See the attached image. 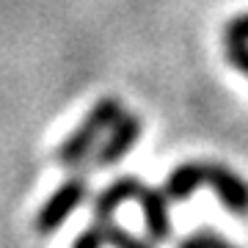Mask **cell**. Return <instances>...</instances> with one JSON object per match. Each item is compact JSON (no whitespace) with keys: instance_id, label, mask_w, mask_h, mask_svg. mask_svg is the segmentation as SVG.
<instances>
[{"instance_id":"cell-1","label":"cell","mask_w":248,"mask_h":248,"mask_svg":"<svg viewBox=\"0 0 248 248\" xmlns=\"http://www.w3.org/2000/svg\"><path fill=\"white\" fill-rule=\"evenodd\" d=\"M122 116H124V105H122L119 97L99 99L97 105L89 110V116L83 119V124L55 149V160H58L61 166H66V169L80 166L83 160L89 157V152L97 146L99 135L105 133V130H110Z\"/></svg>"},{"instance_id":"cell-2","label":"cell","mask_w":248,"mask_h":248,"mask_svg":"<svg viewBox=\"0 0 248 248\" xmlns=\"http://www.w3.org/2000/svg\"><path fill=\"white\" fill-rule=\"evenodd\" d=\"M86 193H89L86 177H78V174L69 177L45 204H42V210H39V215H36V221H33L36 232H39V234H53V232H58L61 223L83 204Z\"/></svg>"},{"instance_id":"cell-3","label":"cell","mask_w":248,"mask_h":248,"mask_svg":"<svg viewBox=\"0 0 248 248\" xmlns=\"http://www.w3.org/2000/svg\"><path fill=\"white\" fill-rule=\"evenodd\" d=\"M141 130H143L141 116L124 110V116L110 127V135H108L105 141H102V146H99L97 157H94V166H97V169H110V166H116L124 155L133 152V146L138 143V138H141Z\"/></svg>"},{"instance_id":"cell-4","label":"cell","mask_w":248,"mask_h":248,"mask_svg":"<svg viewBox=\"0 0 248 248\" xmlns=\"http://www.w3.org/2000/svg\"><path fill=\"white\" fill-rule=\"evenodd\" d=\"M207 185L215 190L221 204L234 215H248V182L223 163H204Z\"/></svg>"},{"instance_id":"cell-5","label":"cell","mask_w":248,"mask_h":248,"mask_svg":"<svg viewBox=\"0 0 248 248\" xmlns=\"http://www.w3.org/2000/svg\"><path fill=\"white\" fill-rule=\"evenodd\" d=\"M135 202L141 204L143 221H146V232H149L152 243H166L171 237V215H169V196L157 190V187L143 185Z\"/></svg>"},{"instance_id":"cell-6","label":"cell","mask_w":248,"mask_h":248,"mask_svg":"<svg viewBox=\"0 0 248 248\" xmlns=\"http://www.w3.org/2000/svg\"><path fill=\"white\" fill-rule=\"evenodd\" d=\"M141 190H143V182L138 177H119L116 182H110V185L94 199V218H97V221H110L116 210H119L124 202L138 199Z\"/></svg>"},{"instance_id":"cell-7","label":"cell","mask_w":248,"mask_h":248,"mask_svg":"<svg viewBox=\"0 0 248 248\" xmlns=\"http://www.w3.org/2000/svg\"><path fill=\"white\" fill-rule=\"evenodd\" d=\"M202 185H207L204 163H182L166 177L163 193L169 196V202H185L187 196H193Z\"/></svg>"},{"instance_id":"cell-8","label":"cell","mask_w":248,"mask_h":248,"mask_svg":"<svg viewBox=\"0 0 248 248\" xmlns=\"http://www.w3.org/2000/svg\"><path fill=\"white\" fill-rule=\"evenodd\" d=\"M97 226L102 229V237H105V243L110 248H149L143 240L133 237L127 229H122V226H116L113 221H97Z\"/></svg>"},{"instance_id":"cell-9","label":"cell","mask_w":248,"mask_h":248,"mask_svg":"<svg viewBox=\"0 0 248 248\" xmlns=\"http://www.w3.org/2000/svg\"><path fill=\"white\" fill-rule=\"evenodd\" d=\"M226 61L248 78V42H226Z\"/></svg>"},{"instance_id":"cell-10","label":"cell","mask_w":248,"mask_h":248,"mask_svg":"<svg viewBox=\"0 0 248 248\" xmlns=\"http://www.w3.org/2000/svg\"><path fill=\"white\" fill-rule=\"evenodd\" d=\"M223 39H226V42H248V11L246 14H237L234 19L226 22Z\"/></svg>"},{"instance_id":"cell-11","label":"cell","mask_w":248,"mask_h":248,"mask_svg":"<svg viewBox=\"0 0 248 248\" xmlns=\"http://www.w3.org/2000/svg\"><path fill=\"white\" fill-rule=\"evenodd\" d=\"M102 246H105V237H102L99 226H89L86 232H80L78 240L72 243V248H102Z\"/></svg>"},{"instance_id":"cell-12","label":"cell","mask_w":248,"mask_h":248,"mask_svg":"<svg viewBox=\"0 0 248 248\" xmlns=\"http://www.w3.org/2000/svg\"><path fill=\"white\" fill-rule=\"evenodd\" d=\"M196 240L202 243V248H234L232 243H226L221 234H215V232H210V229H202L196 234Z\"/></svg>"},{"instance_id":"cell-13","label":"cell","mask_w":248,"mask_h":248,"mask_svg":"<svg viewBox=\"0 0 248 248\" xmlns=\"http://www.w3.org/2000/svg\"><path fill=\"white\" fill-rule=\"evenodd\" d=\"M179 248H202V243H199V240H196V234L190 240H182V243H179Z\"/></svg>"}]
</instances>
